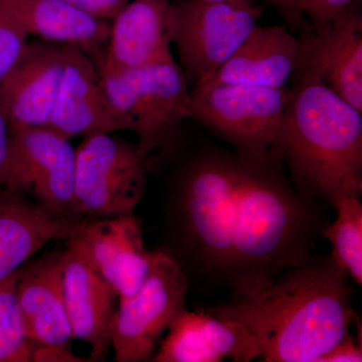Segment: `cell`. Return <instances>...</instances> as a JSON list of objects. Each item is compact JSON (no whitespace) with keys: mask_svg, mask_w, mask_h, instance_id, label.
I'll return each instance as SVG.
<instances>
[{"mask_svg":"<svg viewBox=\"0 0 362 362\" xmlns=\"http://www.w3.org/2000/svg\"><path fill=\"white\" fill-rule=\"evenodd\" d=\"M264 168L235 152L204 150L181 169L171 202L183 259L209 282L235 285L246 257Z\"/></svg>","mask_w":362,"mask_h":362,"instance_id":"6da1fadb","label":"cell"},{"mask_svg":"<svg viewBox=\"0 0 362 362\" xmlns=\"http://www.w3.org/2000/svg\"><path fill=\"white\" fill-rule=\"evenodd\" d=\"M349 277L332 257L292 267L259 291L207 310L239 321L266 362H316L341 341L354 318Z\"/></svg>","mask_w":362,"mask_h":362,"instance_id":"7a4b0ae2","label":"cell"},{"mask_svg":"<svg viewBox=\"0 0 362 362\" xmlns=\"http://www.w3.org/2000/svg\"><path fill=\"white\" fill-rule=\"evenodd\" d=\"M280 149L300 194L334 206L362 192V113L302 68L290 87Z\"/></svg>","mask_w":362,"mask_h":362,"instance_id":"3957f363","label":"cell"},{"mask_svg":"<svg viewBox=\"0 0 362 362\" xmlns=\"http://www.w3.org/2000/svg\"><path fill=\"white\" fill-rule=\"evenodd\" d=\"M289 89L242 84L194 87L189 119L255 164L284 163L280 136L289 103Z\"/></svg>","mask_w":362,"mask_h":362,"instance_id":"277c9868","label":"cell"},{"mask_svg":"<svg viewBox=\"0 0 362 362\" xmlns=\"http://www.w3.org/2000/svg\"><path fill=\"white\" fill-rule=\"evenodd\" d=\"M109 102L137 148L150 160L175 148L183 121L189 119V83L176 61L118 73L101 74Z\"/></svg>","mask_w":362,"mask_h":362,"instance_id":"5b68a950","label":"cell"},{"mask_svg":"<svg viewBox=\"0 0 362 362\" xmlns=\"http://www.w3.org/2000/svg\"><path fill=\"white\" fill-rule=\"evenodd\" d=\"M76 152L74 213L87 220L133 214L149 166L137 145L99 133L85 137Z\"/></svg>","mask_w":362,"mask_h":362,"instance_id":"8992f818","label":"cell"},{"mask_svg":"<svg viewBox=\"0 0 362 362\" xmlns=\"http://www.w3.org/2000/svg\"><path fill=\"white\" fill-rule=\"evenodd\" d=\"M264 7L249 8L204 0H173L171 42L188 83L209 80L258 25Z\"/></svg>","mask_w":362,"mask_h":362,"instance_id":"52a82bcc","label":"cell"},{"mask_svg":"<svg viewBox=\"0 0 362 362\" xmlns=\"http://www.w3.org/2000/svg\"><path fill=\"white\" fill-rule=\"evenodd\" d=\"M188 284L182 266L164 251L152 252L151 267L139 291L119 299L111 327L116 361L148 358L158 340L185 308Z\"/></svg>","mask_w":362,"mask_h":362,"instance_id":"ba28073f","label":"cell"},{"mask_svg":"<svg viewBox=\"0 0 362 362\" xmlns=\"http://www.w3.org/2000/svg\"><path fill=\"white\" fill-rule=\"evenodd\" d=\"M77 152L70 139L49 127L11 133L6 189L30 195L62 214L74 213Z\"/></svg>","mask_w":362,"mask_h":362,"instance_id":"9c48e42d","label":"cell"},{"mask_svg":"<svg viewBox=\"0 0 362 362\" xmlns=\"http://www.w3.org/2000/svg\"><path fill=\"white\" fill-rule=\"evenodd\" d=\"M68 45L28 40L11 70L0 80V112L11 133L47 127L58 96Z\"/></svg>","mask_w":362,"mask_h":362,"instance_id":"30bf717a","label":"cell"},{"mask_svg":"<svg viewBox=\"0 0 362 362\" xmlns=\"http://www.w3.org/2000/svg\"><path fill=\"white\" fill-rule=\"evenodd\" d=\"M119 299L135 295L148 276L152 252L133 214L86 221L68 239Z\"/></svg>","mask_w":362,"mask_h":362,"instance_id":"8fae6325","label":"cell"},{"mask_svg":"<svg viewBox=\"0 0 362 362\" xmlns=\"http://www.w3.org/2000/svg\"><path fill=\"white\" fill-rule=\"evenodd\" d=\"M299 37L302 68L362 113V16L357 2Z\"/></svg>","mask_w":362,"mask_h":362,"instance_id":"7c38bea8","label":"cell"},{"mask_svg":"<svg viewBox=\"0 0 362 362\" xmlns=\"http://www.w3.org/2000/svg\"><path fill=\"white\" fill-rule=\"evenodd\" d=\"M302 63L301 39L287 26L257 25L209 80L194 87L242 84L289 89Z\"/></svg>","mask_w":362,"mask_h":362,"instance_id":"4fadbf2b","label":"cell"},{"mask_svg":"<svg viewBox=\"0 0 362 362\" xmlns=\"http://www.w3.org/2000/svg\"><path fill=\"white\" fill-rule=\"evenodd\" d=\"M156 362H249L259 358L251 332L233 319L185 309L169 326Z\"/></svg>","mask_w":362,"mask_h":362,"instance_id":"5bb4252c","label":"cell"},{"mask_svg":"<svg viewBox=\"0 0 362 362\" xmlns=\"http://www.w3.org/2000/svg\"><path fill=\"white\" fill-rule=\"evenodd\" d=\"M171 0H130L111 21L99 73L135 70L175 61L171 52Z\"/></svg>","mask_w":362,"mask_h":362,"instance_id":"9a60e30c","label":"cell"},{"mask_svg":"<svg viewBox=\"0 0 362 362\" xmlns=\"http://www.w3.org/2000/svg\"><path fill=\"white\" fill-rule=\"evenodd\" d=\"M47 127L66 139L125 130L106 96L97 66L87 54L70 45Z\"/></svg>","mask_w":362,"mask_h":362,"instance_id":"2e32d148","label":"cell"},{"mask_svg":"<svg viewBox=\"0 0 362 362\" xmlns=\"http://www.w3.org/2000/svg\"><path fill=\"white\" fill-rule=\"evenodd\" d=\"M87 221L52 211L25 194L0 189V283L47 243L69 239Z\"/></svg>","mask_w":362,"mask_h":362,"instance_id":"e0dca14e","label":"cell"},{"mask_svg":"<svg viewBox=\"0 0 362 362\" xmlns=\"http://www.w3.org/2000/svg\"><path fill=\"white\" fill-rule=\"evenodd\" d=\"M63 279L73 338L89 343L90 361H103L111 347L116 293L70 243L63 251Z\"/></svg>","mask_w":362,"mask_h":362,"instance_id":"ac0fdd59","label":"cell"},{"mask_svg":"<svg viewBox=\"0 0 362 362\" xmlns=\"http://www.w3.org/2000/svg\"><path fill=\"white\" fill-rule=\"evenodd\" d=\"M18 301L30 341L64 345L74 339L64 292L63 252H51L21 268Z\"/></svg>","mask_w":362,"mask_h":362,"instance_id":"d6986e66","label":"cell"},{"mask_svg":"<svg viewBox=\"0 0 362 362\" xmlns=\"http://www.w3.org/2000/svg\"><path fill=\"white\" fill-rule=\"evenodd\" d=\"M21 13L28 35L76 47L101 64L111 21L90 16L63 0H23Z\"/></svg>","mask_w":362,"mask_h":362,"instance_id":"ffe728a7","label":"cell"},{"mask_svg":"<svg viewBox=\"0 0 362 362\" xmlns=\"http://www.w3.org/2000/svg\"><path fill=\"white\" fill-rule=\"evenodd\" d=\"M334 223L321 235L330 243V256L356 284L362 285V204L358 197H344L333 206Z\"/></svg>","mask_w":362,"mask_h":362,"instance_id":"44dd1931","label":"cell"},{"mask_svg":"<svg viewBox=\"0 0 362 362\" xmlns=\"http://www.w3.org/2000/svg\"><path fill=\"white\" fill-rule=\"evenodd\" d=\"M21 268L0 283V362L33 361L37 345L26 337L18 306Z\"/></svg>","mask_w":362,"mask_h":362,"instance_id":"7402d4cb","label":"cell"},{"mask_svg":"<svg viewBox=\"0 0 362 362\" xmlns=\"http://www.w3.org/2000/svg\"><path fill=\"white\" fill-rule=\"evenodd\" d=\"M21 2L0 0V80L11 70L28 42Z\"/></svg>","mask_w":362,"mask_h":362,"instance_id":"603a6c76","label":"cell"},{"mask_svg":"<svg viewBox=\"0 0 362 362\" xmlns=\"http://www.w3.org/2000/svg\"><path fill=\"white\" fill-rule=\"evenodd\" d=\"M356 0H301L302 11L312 28H319L330 23Z\"/></svg>","mask_w":362,"mask_h":362,"instance_id":"cb8c5ba5","label":"cell"},{"mask_svg":"<svg viewBox=\"0 0 362 362\" xmlns=\"http://www.w3.org/2000/svg\"><path fill=\"white\" fill-rule=\"evenodd\" d=\"M275 7L285 21L290 32L301 37L310 30L311 25L302 11L301 0H265Z\"/></svg>","mask_w":362,"mask_h":362,"instance_id":"d4e9b609","label":"cell"},{"mask_svg":"<svg viewBox=\"0 0 362 362\" xmlns=\"http://www.w3.org/2000/svg\"><path fill=\"white\" fill-rule=\"evenodd\" d=\"M63 1L95 18L112 21L130 0H63Z\"/></svg>","mask_w":362,"mask_h":362,"instance_id":"484cf974","label":"cell"},{"mask_svg":"<svg viewBox=\"0 0 362 362\" xmlns=\"http://www.w3.org/2000/svg\"><path fill=\"white\" fill-rule=\"evenodd\" d=\"M361 362L362 361L361 342L356 341L347 333L341 341L337 343L329 351L319 357L316 362Z\"/></svg>","mask_w":362,"mask_h":362,"instance_id":"4316f807","label":"cell"},{"mask_svg":"<svg viewBox=\"0 0 362 362\" xmlns=\"http://www.w3.org/2000/svg\"><path fill=\"white\" fill-rule=\"evenodd\" d=\"M33 361H84L71 352L69 344L35 345Z\"/></svg>","mask_w":362,"mask_h":362,"instance_id":"83f0119b","label":"cell"},{"mask_svg":"<svg viewBox=\"0 0 362 362\" xmlns=\"http://www.w3.org/2000/svg\"><path fill=\"white\" fill-rule=\"evenodd\" d=\"M9 140L11 131L6 118L0 112V189L6 187L8 173Z\"/></svg>","mask_w":362,"mask_h":362,"instance_id":"f1b7e54d","label":"cell"},{"mask_svg":"<svg viewBox=\"0 0 362 362\" xmlns=\"http://www.w3.org/2000/svg\"><path fill=\"white\" fill-rule=\"evenodd\" d=\"M204 1L225 2V4H233V6L249 7V8L257 6L255 0H204Z\"/></svg>","mask_w":362,"mask_h":362,"instance_id":"f546056e","label":"cell"}]
</instances>
